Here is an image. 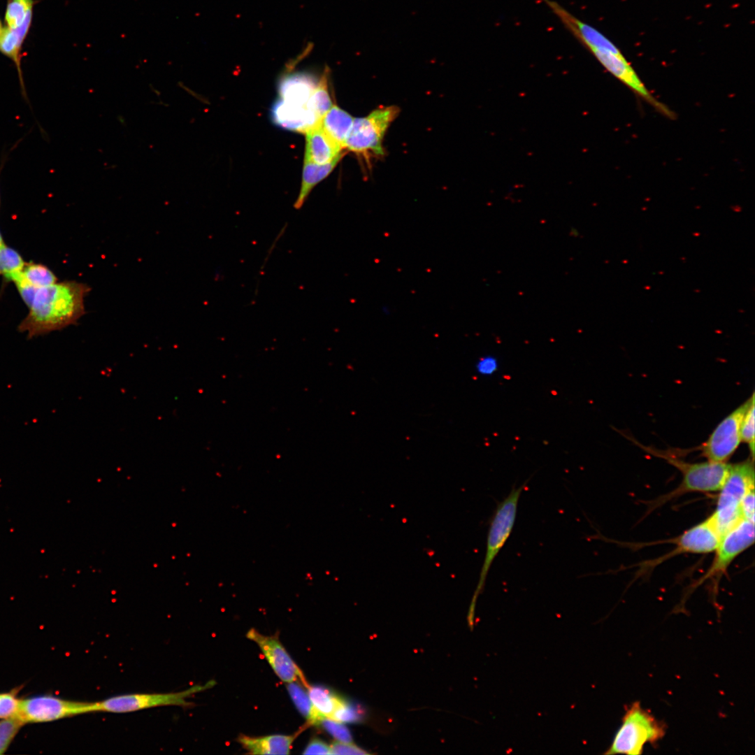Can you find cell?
<instances>
[{
    "mask_svg": "<svg viewBox=\"0 0 755 755\" xmlns=\"http://www.w3.org/2000/svg\"><path fill=\"white\" fill-rule=\"evenodd\" d=\"M89 291L87 285L74 280L38 289L18 331L31 338L75 324L85 313Z\"/></svg>",
    "mask_w": 755,
    "mask_h": 755,
    "instance_id": "cell-1",
    "label": "cell"
},
{
    "mask_svg": "<svg viewBox=\"0 0 755 755\" xmlns=\"http://www.w3.org/2000/svg\"><path fill=\"white\" fill-rule=\"evenodd\" d=\"M754 489V459L731 464L719 489L717 506L710 516L720 537L741 520V503L747 491Z\"/></svg>",
    "mask_w": 755,
    "mask_h": 755,
    "instance_id": "cell-2",
    "label": "cell"
},
{
    "mask_svg": "<svg viewBox=\"0 0 755 755\" xmlns=\"http://www.w3.org/2000/svg\"><path fill=\"white\" fill-rule=\"evenodd\" d=\"M583 46L608 72L639 97L664 115L673 116V113L668 107L652 96L620 50L600 31L597 30L591 34L585 41Z\"/></svg>",
    "mask_w": 755,
    "mask_h": 755,
    "instance_id": "cell-3",
    "label": "cell"
},
{
    "mask_svg": "<svg viewBox=\"0 0 755 755\" xmlns=\"http://www.w3.org/2000/svg\"><path fill=\"white\" fill-rule=\"evenodd\" d=\"M528 481L526 480L518 487L513 486L507 496L497 503L491 516L487 533L486 552L478 582L470 603V616L474 612L477 598L484 587L490 568L512 531L516 521L519 500Z\"/></svg>",
    "mask_w": 755,
    "mask_h": 755,
    "instance_id": "cell-4",
    "label": "cell"
},
{
    "mask_svg": "<svg viewBox=\"0 0 755 755\" xmlns=\"http://www.w3.org/2000/svg\"><path fill=\"white\" fill-rule=\"evenodd\" d=\"M665 733V724L635 702L626 709L622 724L605 754H641L646 744L655 743Z\"/></svg>",
    "mask_w": 755,
    "mask_h": 755,
    "instance_id": "cell-5",
    "label": "cell"
},
{
    "mask_svg": "<svg viewBox=\"0 0 755 755\" xmlns=\"http://www.w3.org/2000/svg\"><path fill=\"white\" fill-rule=\"evenodd\" d=\"M647 451L666 459L682 473V480L678 487L661 498L657 503H664L690 492H714L719 491L731 468L726 462L707 460L700 463H689L680 459L673 454L656 451L647 447Z\"/></svg>",
    "mask_w": 755,
    "mask_h": 755,
    "instance_id": "cell-6",
    "label": "cell"
},
{
    "mask_svg": "<svg viewBox=\"0 0 755 755\" xmlns=\"http://www.w3.org/2000/svg\"><path fill=\"white\" fill-rule=\"evenodd\" d=\"M215 682L198 684L186 690L166 693H132L120 695L92 703V712L127 713L163 706L191 707L187 700L192 695L211 688Z\"/></svg>",
    "mask_w": 755,
    "mask_h": 755,
    "instance_id": "cell-7",
    "label": "cell"
},
{
    "mask_svg": "<svg viewBox=\"0 0 755 755\" xmlns=\"http://www.w3.org/2000/svg\"><path fill=\"white\" fill-rule=\"evenodd\" d=\"M399 111L397 106L382 107L366 117L354 118L345 148L357 153L382 154L383 137Z\"/></svg>",
    "mask_w": 755,
    "mask_h": 755,
    "instance_id": "cell-8",
    "label": "cell"
},
{
    "mask_svg": "<svg viewBox=\"0 0 755 755\" xmlns=\"http://www.w3.org/2000/svg\"><path fill=\"white\" fill-rule=\"evenodd\" d=\"M754 542V522L742 519L723 535L715 552L714 560L705 573L692 587L696 588L708 579L719 582L733 562ZM716 582L714 587H716ZM716 589V587H715Z\"/></svg>",
    "mask_w": 755,
    "mask_h": 755,
    "instance_id": "cell-9",
    "label": "cell"
},
{
    "mask_svg": "<svg viewBox=\"0 0 755 755\" xmlns=\"http://www.w3.org/2000/svg\"><path fill=\"white\" fill-rule=\"evenodd\" d=\"M92 703L73 701L50 695L20 699L15 718L27 723L49 722L92 712Z\"/></svg>",
    "mask_w": 755,
    "mask_h": 755,
    "instance_id": "cell-10",
    "label": "cell"
},
{
    "mask_svg": "<svg viewBox=\"0 0 755 755\" xmlns=\"http://www.w3.org/2000/svg\"><path fill=\"white\" fill-rule=\"evenodd\" d=\"M751 397L726 417L700 447L702 455L708 461L726 462L741 442L740 429L743 417L752 400Z\"/></svg>",
    "mask_w": 755,
    "mask_h": 755,
    "instance_id": "cell-11",
    "label": "cell"
},
{
    "mask_svg": "<svg viewBox=\"0 0 755 755\" xmlns=\"http://www.w3.org/2000/svg\"><path fill=\"white\" fill-rule=\"evenodd\" d=\"M246 637L259 646L273 670L282 682H299L306 689L309 687L310 684L302 670L278 637L266 635L253 628L247 631Z\"/></svg>",
    "mask_w": 755,
    "mask_h": 755,
    "instance_id": "cell-12",
    "label": "cell"
},
{
    "mask_svg": "<svg viewBox=\"0 0 755 755\" xmlns=\"http://www.w3.org/2000/svg\"><path fill=\"white\" fill-rule=\"evenodd\" d=\"M720 539L721 537L709 516L675 538L672 541L676 545L675 548L656 561L659 563L680 554H707L714 552Z\"/></svg>",
    "mask_w": 755,
    "mask_h": 755,
    "instance_id": "cell-13",
    "label": "cell"
},
{
    "mask_svg": "<svg viewBox=\"0 0 755 755\" xmlns=\"http://www.w3.org/2000/svg\"><path fill=\"white\" fill-rule=\"evenodd\" d=\"M305 134V161L324 164L343 157V148L323 130L319 122Z\"/></svg>",
    "mask_w": 755,
    "mask_h": 755,
    "instance_id": "cell-14",
    "label": "cell"
},
{
    "mask_svg": "<svg viewBox=\"0 0 755 755\" xmlns=\"http://www.w3.org/2000/svg\"><path fill=\"white\" fill-rule=\"evenodd\" d=\"M272 116L275 123L279 126L304 133L319 122L307 105H294L282 99L274 104Z\"/></svg>",
    "mask_w": 755,
    "mask_h": 755,
    "instance_id": "cell-15",
    "label": "cell"
},
{
    "mask_svg": "<svg viewBox=\"0 0 755 755\" xmlns=\"http://www.w3.org/2000/svg\"><path fill=\"white\" fill-rule=\"evenodd\" d=\"M307 727L305 725L292 735L275 734L261 737L240 735L237 740L252 754H289L293 742Z\"/></svg>",
    "mask_w": 755,
    "mask_h": 755,
    "instance_id": "cell-16",
    "label": "cell"
},
{
    "mask_svg": "<svg viewBox=\"0 0 755 755\" xmlns=\"http://www.w3.org/2000/svg\"><path fill=\"white\" fill-rule=\"evenodd\" d=\"M317 82L315 76L309 73H289L283 77L280 84L281 99L291 104L306 106Z\"/></svg>",
    "mask_w": 755,
    "mask_h": 755,
    "instance_id": "cell-17",
    "label": "cell"
},
{
    "mask_svg": "<svg viewBox=\"0 0 755 755\" xmlns=\"http://www.w3.org/2000/svg\"><path fill=\"white\" fill-rule=\"evenodd\" d=\"M354 118L337 106L332 107L319 120L323 130L343 149Z\"/></svg>",
    "mask_w": 755,
    "mask_h": 755,
    "instance_id": "cell-18",
    "label": "cell"
},
{
    "mask_svg": "<svg viewBox=\"0 0 755 755\" xmlns=\"http://www.w3.org/2000/svg\"><path fill=\"white\" fill-rule=\"evenodd\" d=\"M341 158H337L324 164L304 161L301 187L298 198L294 204V208L299 210L303 206L314 187L332 172Z\"/></svg>",
    "mask_w": 755,
    "mask_h": 755,
    "instance_id": "cell-19",
    "label": "cell"
},
{
    "mask_svg": "<svg viewBox=\"0 0 755 755\" xmlns=\"http://www.w3.org/2000/svg\"><path fill=\"white\" fill-rule=\"evenodd\" d=\"M25 38L22 36L15 29L4 27L0 34V52L9 58L15 64L20 82L21 93L23 98L27 100L23 73L21 66L22 44Z\"/></svg>",
    "mask_w": 755,
    "mask_h": 755,
    "instance_id": "cell-20",
    "label": "cell"
},
{
    "mask_svg": "<svg viewBox=\"0 0 755 755\" xmlns=\"http://www.w3.org/2000/svg\"><path fill=\"white\" fill-rule=\"evenodd\" d=\"M304 688L299 682H292L287 684V689L292 701L307 720L306 725L308 726L318 725L324 718L315 710Z\"/></svg>",
    "mask_w": 755,
    "mask_h": 755,
    "instance_id": "cell-21",
    "label": "cell"
},
{
    "mask_svg": "<svg viewBox=\"0 0 755 755\" xmlns=\"http://www.w3.org/2000/svg\"><path fill=\"white\" fill-rule=\"evenodd\" d=\"M328 75L329 71L325 69L307 103L308 108L319 120L333 106L328 87Z\"/></svg>",
    "mask_w": 755,
    "mask_h": 755,
    "instance_id": "cell-22",
    "label": "cell"
},
{
    "mask_svg": "<svg viewBox=\"0 0 755 755\" xmlns=\"http://www.w3.org/2000/svg\"><path fill=\"white\" fill-rule=\"evenodd\" d=\"M308 694L315 710L324 717L330 718L340 698L322 686H309Z\"/></svg>",
    "mask_w": 755,
    "mask_h": 755,
    "instance_id": "cell-23",
    "label": "cell"
},
{
    "mask_svg": "<svg viewBox=\"0 0 755 755\" xmlns=\"http://www.w3.org/2000/svg\"><path fill=\"white\" fill-rule=\"evenodd\" d=\"M34 5V0H8L4 17L6 26L15 29L27 20H32Z\"/></svg>",
    "mask_w": 755,
    "mask_h": 755,
    "instance_id": "cell-24",
    "label": "cell"
},
{
    "mask_svg": "<svg viewBox=\"0 0 755 755\" xmlns=\"http://www.w3.org/2000/svg\"><path fill=\"white\" fill-rule=\"evenodd\" d=\"M21 275L27 283L36 289L58 282L55 273L42 264L26 262L21 271Z\"/></svg>",
    "mask_w": 755,
    "mask_h": 755,
    "instance_id": "cell-25",
    "label": "cell"
},
{
    "mask_svg": "<svg viewBox=\"0 0 755 755\" xmlns=\"http://www.w3.org/2000/svg\"><path fill=\"white\" fill-rule=\"evenodd\" d=\"M25 263L17 250L5 243L0 246V276L6 280L10 281L13 275L20 272Z\"/></svg>",
    "mask_w": 755,
    "mask_h": 755,
    "instance_id": "cell-26",
    "label": "cell"
},
{
    "mask_svg": "<svg viewBox=\"0 0 755 755\" xmlns=\"http://www.w3.org/2000/svg\"><path fill=\"white\" fill-rule=\"evenodd\" d=\"M364 716V711L360 705L340 698L329 719L340 723H354L361 721Z\"/></svg>",
    "mask_w": 755,
    "mask_h": 755,
    "instance_id": "cell-27",
    "label": "cell"
},
{
    "mask_svg": "<svg viewBox=\"0 0 755 755\" xmlns=\"http://www.w3.org/2000/svg\"><path fill=\"white\" fill-rule=\"evenodd\" d=\"M23 725L24 724L17 718L1 719L0 754L6 752Z\"/></svg>",
    "mask_w": 755,
    "mask_h": 755,
    "instance_id": "cell-28",
    "label": "cell"
},
{
    "mask_svg": "<svg viewBox=\"0 0 755 755\" xmlns=\"http://www.w3.org/2000/svg\"><path fill=\"white\" fill-rule=\"evenodd\" d=\"M741 440L746 443L749 448L751 457L754 459V399L750 403L742 422L740 429Z\"/></svg>",
    "mask_w": 755,
    "mask_h": 755,
    "instance_id": "cell-29",
    "label": "cell"
},
{
    "mask_svg": "<svg viewBox=\"0 0 755 755\" xmlns=\"http://www.w3.org/2000/svg\"><path fill=\"white\" fill-rule=\"evenodd\" d=\"M17 694V689L0 693V719L16 717L20 702Z\"/></svg>",
    "mask_w": 755,
    "mask_h": 755,
    "instance_id": "cell-30",
    "label": "cell"
},
{
    "mask_svg": "<svg viewBox=\"0 0 755 755\" xmlns=\"http://www.w3.org/2000/svg\"><path fill=\"white\" fill-rule=\"evenodd\" d=\"M333 738L340 742H351L352 735L349 729L341 723L329 718L323 719L320 724Z\"/></svg>",
    "mask_w": 755,
    "mask_h": 755,
    "instance_id": "cell-31",
    "label": "cell"
},
{
    "mask_svg": "<svg viewBox=\"0 0 755 755\" xmlns=\"http://www.w3.org/2000/svg\"><path fill=\"white\" fill-rule=\"evenodd\" d=\"M476 373L484 377L491 376L499 368V361L496 357L491 354L482 356L475 363Z\"/></svg>",
    "mask_w": 755,
    "mask_h": 755,
    "instance_id": "cell-32",
    "label": "cell"
},
{
    "mask_svg": "<svg viewBox=\"0 0 755 755\" xmlns=\"http://www.w3.org/2000/svg\"><path fill=\"white\" fill-rule=\"evenodd\" d=\"M742 518L754 522V489L745 495L741 503Z\"/></svg>",
    "mask_w": 755,
    "mask_h": 755,
    "instance_id": "cell-33",
    "label": "cell"
},
{
    "mask_svg": "<svg viewBox=\"0 0 755 755\" xmlns=\"http://www.w3.org/2000/svg\"><path fill=\"white\" fill-rule=\"evenodd\" d=\"M331 747V754H367L362 749L350 742H334Z\"/></svg>",
    "mask_w": 755,
    "mask_h": 755,
    "instance_id": "cell-34",
    "label": "cell"
},
{
    "mask_svg": "<svg viewBox=\"0 0 755 755\" xmlns=\"http://www.w3.org/2000/svg\"><path fill=\"white\" fill-rule=\"evenodd\" d=\"M303 754H331L330 745L319 738H312L307 745Z\"/></svg>",
    "mask_w": 755,
    "mask_h": 755,
    "instance_id": "cell-35",
    "label": "cell"
},
{
    "mask_svg": "<svg viewBox=\"0 0 755 755\" xmlns=\"http://www.w3.org/2000/svg\"><path fill=\"white\" fill-rule=\"evenodd\" d=\"M118 120L122 124H124V125L125 124V120H124V117H119Z\"/></svg>",
    "mask_w": 755,
    "mask_h": 755,
    "instance_id": "cell-36",
    "label": "cell"
},
{
    "mask_svg": "<svg viewBox=\"0 0 755 755\" xmlns=\"http://www.w3.org/2000/svg\"><path fill=\"white\" fill-rule=\"evenodd\" d=\"M3 244H4L3 238L2 234H1V233L0 231V246H1Z\"/></svg>",
    "mask_w": 755,
    "mask_h": 755,
    "instance_id": "cell-37",
    "label": "cell"
},
{
    "mask_svg": "<svg viewBox=\"0 0 755 755\" xmlns=\"http://www.w3.org/2000/svg\"><path fill=\"white\" fill-rule=\"evenodd\" d=\"M3 27H4L3 26V23H2V22H1V19H0V34L1 33V31H2L3 29Z\"/></svg>",
    "mask_w": 755,
    "mask_h": 755,
    "instance_id": "cell-38",
    "label": "cell"
},
{
    "mask_svg": "<svg viewBox=\"0 0 755 755\" xmlns=\"http://www.w3.org/2000/svg\"><path fill=\"white\" fill-rule=\"evenodd\" d=\"M0 203H1V197H0Z\"/></svg>",
    "mask_w": 755,
    "mask_h": 755,
    "instance_id": "cell-39",
    "label": "cell"
}]
</instances>
